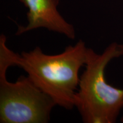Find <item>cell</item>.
I'll list each match as a JSON object with an SVG mask.
<instances>
[{"label":"cell","mask_w":123,"mask_h":123,"mask_svg":"<svg viewBox=\"0 0 123 123\" xmlns=\"http://www.w3.org/2000/svg\"><path fill=\"white\" fill-rule=\"evenodd\" d=\"M120 121L121 123H123V115H122V116H121V117L120 118Z\"/></svg>","instance_id":"cell-5"},{"label":"cell","mask_w":123,"mask_h":123,"mask_svg":"<svg viewBox=\"0 0 123 123\" xmlns=\"http://www.w3.org/2000/svg\"><path fill=\"white\" fill-rule=\"evenodd\" d=\"M6 37L0 36V53L10 66H18L40 90L48 95L56 105L66 110L75 107L74 96L78 86L79 72L85 66L87 47L80 39L62 53L47 55L39 47L28 52L14 53L6 44Z\"/></svg>","instance_id":"cell-1"},{"label":"cell","mask_w":123,"mask_h":123,"mask_svg":"<svg viewBox=\"0 0 123 123\" xmlns=\"http://www.w3.org/2000/svg\"><path fill=\"white\" fill-rule=\"evenodd\" d=\"M8 67L0 64V123H47L56 104L28 76L15 82L6 78Z\"/></svg>","instance_id":"cell-3"},{"label":"cell","mask_w":123,"mask_h":123,"mask_svg":"<svg viewBox=\"0 0 123 123\" xmlns=\"http://www.w3.org/2000/svg\"><path fill=\"white\" fill-rule=\"evenodd\" d=\"M28 9L27 25L19 26L16 35L38 28H45L65 35L70 39L76 37L74 26L66 21L58 10L61 0H19Z\"/></svg>","instance_id":"cell-4"},{"label":"cell","mask_w":123,"mask_h":123,"mask_svg":"<svg viewBox=\"0 0 123 123\" xmlns=\"http://www.w3.org/2000/svg\"><path fill=\"white\" fill-rule=\"evenodd\" d=\"M123 56V44L111 43L101 54L87 47L85 70L80 76L75 107L84 123H114L123 109V90L109 84L105 69L112 60Z\"/></svg>","instance_id":"cell-2"}]
</instances>
